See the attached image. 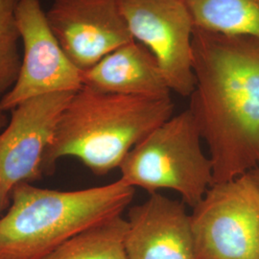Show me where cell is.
I'll use <instances>...</instances> for the list:
<instances>
[{
  "label": "cell",
  "mask_w": 259,
  "mask_h": 259,
  "mask_svg": "<svg viewBox=\"0 0 259 259\" xmlns=\"http://www.w3.org/2000/svg\"><path fill=\"white\" fill-rule=\"evenodd\" d=\"M6 121H7V119H6V116H5V112L0 110V130L5 126Z\"/></svg>",
  "instance_id": "obj_16"
},
{
  "label": "cell",
  "mask_w": 259,
  "mask_h": 259,
  "mask_svg": "<svg viewBox=\"0 0 259 259\" xmlns=\"http://www.w3.org/2000/svg\"><path fill=\"white\" fill-rule=\"evenodd\" d=\"M19 0H0V99L19 77L22 57L16 10Z\"/></svg>",
  "instance_id": "obj_14"
},
{
  "label": "cell",
  "mask_w": 259,
  "mask_h": 259,
  "mask_svg": "<svg viewBox=\"0 0 259 259\" xmlns=\"http://www.w3.org/2000/svg\"><path fill=\"white\" fill-rule=\"evenodd\" d=\"M127 219L118 215L65 241L44 259H128Z\"/></svg>",
  "instance_id": "obj_13"
},
{
  "label": "cell",
  "mask_w": 259,
  "mask_h": 259,
  "mask_svg": "<svg viewBox=\"0 0 259 259\" xmlns=\"http://www.w3.org/2000/svg\"><path fill=\"white\" fill-rule=\"evenodd\" d=\"M2 210V204H1V193H0V211Z\"/></svg>",
  "instance_id": "obj_17"
},
{
  "label": "cell",
  "mask_w": 259,
  "mask_h": 259,
  "mask_svg": "<svg viewBox=\"0 0 259 259\" xmlns=\"http://www.w3.org/2000/svg\"><path fill=\"white\" fill-rule=\"evenodd\" d=\"M135 40L156 57L171 92L189 97L195 88L194 23L185 0H118Z\"/></svg>",
  "instance_id": "obj_7"
},
{
  "label": "cell",
  "mask_w": 259,
  "mask_h": 259,
  "mask_svg": "<svg viewBox=\"0 0 259 259\" xmlns=\"http://www.w3.org/2000/svg\"><path fill=\"white\" fill-rule=\"evenodd\" d=\"M195 28L259 39V0H185Z\"/></svg>",
  "instance_id": "obj_12"
},
{
  "label": "cell",
  "mask_w": 259,
  "mask_h": 259,
  "mask_svg": "<svg viewBox=\"0 0 259 259\" xmlns=\"http://www.w3.org/2000/svg\"><path fill=\"white\" fill-rule=\"evenodd\" d=\"M75 93H50L29 99L11 111L0 133V193L2 209L13 189L42 173V160L60 118Z\"/></svg>",
  "instance_id": "obj_8"
},
{
  "label": "cell",
  "mask_w": 259,
  "mask_h": 259,
  "mask_svg": "<svg viewBox=\"0 0 259 259\" xmlns=\"http://www.w3.org/2000/svg\"><path fill=\"white\" fill-rule=\"evenodd\" d=\"M174 112L171 97L104 93L83 85L58 123L42 160V172L65 157L78 158L98 176L120 167L130 151Z\"/></svg>",
  "instance_id": "obj_2"
},
{
  "label": "cell",
  "mask_w": 259,
  "mask_h": 259,
  "mask_svg": "<svg viewBox=\"0 0 259 259\" xmlns=\"http://www.w3.org/2000/svg\"><path fill=\"white\" fill-rule=\"evenodd\" d=\"M250 177L252 178L253 182L255 183V185L258 187L259 189V167L253 169V170H251L250 172Z\"/></svg>",
  "instance_id": "obj_15"
},
{
  "label": "cell",
  "mask_w": 259,
  "mask_h": 259,
  "mask_svg": "<svg viewBox=\"0 0 259 259\" xmlns=\"http://www.w3.org/2000/svg\"><path fill=\"white\" fill-rule=\"evenodd\" d=\"M83 85L104 93L166 98L171 90L156 57L139 41L118 47L82 71Z\"/></svg>",
  "instance_id": "obj_11"
},
{
  "label": "cell",
  "mask_w": 259,
  "mask_h": 259,
  "mask_svg": "<svg viewBox=\"0 0 259 259\" xmlns=\"http://www.w3.org/2000/svg\"><path fill=\"white\" fill-rule=\"evenodd\" d=\"M188 110L212 161L213 184L259 167V39L194 27Z\"/></svg>",
  "instance_id": "obj_1"
},
{
  "label": "cell",
  "mask_w": 259,
  "mask_h": 259,
  "mask_svg": "<svg viewBox=\"0 0 259 259\" xmlns=\"http://www.w3.org/2000/svg\"><path fill=\"white\" fill-rule=\"evenodd\" d=\"M188 109L172 115L139 142L122 161V181L149 194L170 189L194 207L213 185V165Z\"/></svg>",
  "instance_id": "obj_4"
},
{
  "label": "cell",
  "mask_w": 259,
  "mask_h": 259,
  "mask_svg": "<svg viewBox=\"0 0 259 259\" xmlns=\"http://www.w3.org/2000/svg\"><path fill=\"white\" fill-rule=\"evenodd\" d=\"M135 192L121 179L72 191L18 185L0 218V259H44L75 235L122 215Z\"/></svg>",
  "instance_id": "obj_3"
},
{
  "label": "cell",
  "mask_w": 259,
  "mask_h": 259,
  "mask_svg": "<svg viewBox=\"0 0 259 259\" xmlns=\"http://www.w3.org/2000/svg\"><path fill=\"white\" fill-rule=\"evenodd\" d=\"M17 24L23 56L19 77L0 99V110L13 111L29 99L83 88L82 70L65 55L48 24L39 0H19Z\"/></svg>",
  "instance_id": "obj_6"
},
{
  "label": "cell",
  "mask_w": 259,
  "mask_h": 259,
  "mask_svg": "<svg viewBox=\"0 0 259 259\" xmlns=\"http://www.w3.org/2000/svg\"><path fill=\"white\" fill-rule=\"evenodd\" d=\"M190 215L196 259H259V189L250 173L213 184Z\"/></svg>",
  "instance_id": "obj_5"
},
{
  "label": "cell",
  "mask_w": 259,
  "mask_h": 259,
  "mask_svg": "<svg viewBox=\"0 0 259 259\" xmlns=\"http://www.w3.org/2000/svg\"><path fill=\"white\" fill-rule=\"evenodd\" d=\"M46 14L65 55L82 71L135 40L118 0H54Z\"/></svg>",
  "instance_id": "obj_9"
},
{
  "label": "cell",
  "mask_w": 259,
  "mask_h": 259,
  "mask_svg": "<svg viewBox=\"0 0 259 259\" xmlns=\"http://www.w3.org/2000/svg\"><path fill=\"white\" fill-rule=\"evenodd\" d=\"M125 250L128 259H196L191 215L183 202L158 192L130 206Z\"/></svg>",
  "instance_id": "obj_10"
}]
</instances>
